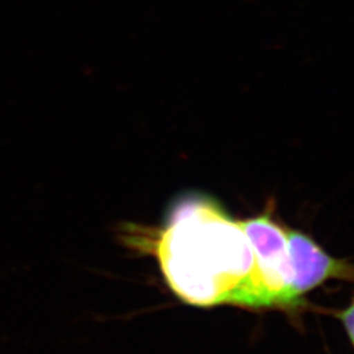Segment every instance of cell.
<instances>
[{"label": "cell", "mask_w": 354, "mask_h": 354, "mask_svg": "<svg viewBox=\"0 0 354 354\" xmlns=\"http://www.w3.org/2000/svg\"><path fill=\"white\" fill-rule=\"evenodd\" d=\"M133 236L140 250L153 253L167 285L184 302L257 308L252 245L239 221L214 198L180 196L155 234Z\"/></svg>", "instance_id": "6da1fadb"}, {"label": "cell", "mask_w": 354, "mask_h": 354, "mask_svg": "<svg viewBox=\"0 0 354 354\" xmlns=\"http://www.w3.org/2000/svg\"><path fill=\"white\" fill-rule=\"evenodd\" d=\"M239 223L252 245L257 308L289 307L292 270L286 228L279 226L269 210Z\"/></svg>", "instance_id": "7a4b0ae2"}, {"label": "cell", "mask_w": 354, "mask_h": 354, "mask_svg": "<svg viewBox=\"0 0 354 354\" xmlns=\"http://www.w3.org/2000/svg\"><path fill=\"white\" fill-rule=\"evenodd\" d=\"M286 238L292 270L289 306L327 279H354L353 266L332 257L302 231L286 228Z\"/></svg>", "instance_id": "3957f363"}, {"label": "cell", "mask_w": 354, "mask_h": 354, "mask_svg": "<svg viewBox=\"0 0 354 354\" xmlns=\"http://www.w3.org/2000/svg\"><path fill=\"white\" fill-rule=\"evenodd\" d=\"M340 319H342V324L346 329L351 342H353L354 345V301L351 304L348 308H345L340 314Z\"/></svg>", "instance_id": "277c9868"}]
</instances>
